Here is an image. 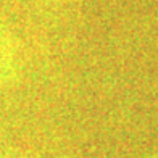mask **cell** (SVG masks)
<instances>
[{
    "label": "cell",
    "mask_w": 158,
    "mask_h": 158,
    "mask_svg": "<svg viewBox=\"0 0 158 158\" xmlns=\"http://www.w3.org/2000/svg\"><path fill=\"white\" fill-rule=\"evenodd\" d=\"M19 52L11 32L0 19V92L16 81L19 74Z\"/></svg>",
    "instance_id": "cell-1"
},
{
    "label": "cell",
    "mask_w": 158,
    "mask_h": 158,
    "mask_svg": "<svg viewBox=\"0 0 158 158\" xmlns=\"http://www.w3.org/2000/svg\"><path fill=\"white\" fill-rule=\"evenodd\" d=\"M148 158H158V150H156V152H155L152 156H148Z\"/></svg>",
    "instance_id": "cell-2"
}]
</instances>
